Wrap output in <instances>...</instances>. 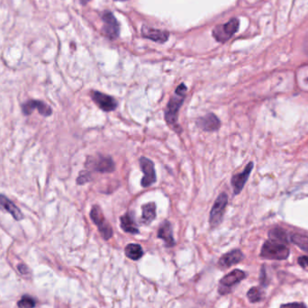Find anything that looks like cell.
Returning a JSON list of instances; mask_svg holds the SVG:
<instances>
[{
	"instance_id": "cell-1",
	"label": "cell",
	"mask_w": 308,
	"mask_h": 308,
	"mask_svg": "<svg viewBox=\"0 0 308 308\" xmlns=\"http://www.w3.org/2000/svg\"><path fill=\"white\" fill-rule=\"evenodd\" d=\"M188 91V87L184 83L180 84L175 89V94L170 97L165 109V120L167 124L174 130L176 133L181 132V127L179 125V113L183 105Z\"/></svg>"
},
{
	"instance_id": "cell-2",
	"label": "cell",
	"mask_w": 308,
	"mask_h": 308,
	"mask_svg": "<svg viewBox=\"0 0 308 308\" xmlns=\"http://www.w3.org/2000/svg\"><path fill=\"white\" fill-rule=\"evenodd\" d=\"M290 253V248L286 244L270 239L263 244L261 256L268 260L283 261L289 258Z\"/></svg>"
},
{
	"instance_id": "cell-3",
	"label": "cell",
	"mask_w": 308,
	"mask_h": 308,
	"mask_svg": "<svg viewBox=\"0 0 308 308\" xmlns=\"http://www.w3.org/2000/svg\"><path fill=\"white\" fill-rule=\"evenodd\" d=\"M85 167L89 172L95 171L99 173H111L115 170V164L110 156H105L97 153L94 156H88Z\"/></svg>"
},
{
	"instance_id": "cell-4",
	"label": "cell",
	"mask_w": 308,
	"mask_h": 308,
	"mask_svg": "<svg viewBox=\"0 0 308 308\" xmlns=\"http://www.w3.org/2000/svg\"><path fill=\"white\" fill-rule=\"evenodd\" d=\"M227 204H228V196L227 194L223 192L218 196V198H216L210 211L209 224L212 228H215L221 224L225 216Z\"/></svg>"
},
{
	"instance_id": "cell-5",
	"label": "cell",
	"mask_w": 308,
	"mask_h": 308,
	"mask_svg": "<svg viewBox=\"0 0 308 308\" xmlns=\"http://www.w3.org/2000/svg\"><path fill=\"white\" fill-rule=\"evenodd\" d=\"M90 218L93 223L97 226V229L104 239L109 240L113 236V229L110 224L107 222L99 206L95 205L90 211Z\"/></svg>"
},
{
	"instance_id": "cell-6",
	"label": "cell",
	"mask_w": 308,
	"mask_h": 308,
	"mask_svg": "<svg viewBox=\"0 0 308 308\" xmlns=\"http://www.w3.org/2000/svg\"><path fill=\"white\" fill-rule=\"evenodd\" d=\"M239 20L237 18L231 19L229 22L218 25L213 31V35L217 41L225 42L228 41L231 37L238 31L239 28Z\"/></svg>"
},
{
	"instance_id": "cell-7",
	"label": "cell",
	"mask_w": 308,
	"mask_h": 308,
	"mask_svg": "<svg viewBox=\"0 0 308 308\" xmlns=\"http://www.w3.org/2000/svg\"><path fill=\"white\" fill-rule=\"evenodd\" d=\"M140 166L143 172V178L141 180V186L143 188H149L157 181L156 172L154 169V163L146 157L140 158Z\"/></svg>"
},
{
	"instance_id": "cell-8",
	"label": "cell",
	"mask_w": 308,
	"mask_h": 308,
	"mask_svg": "<svg viewBox=\"0 0 308 308\" xmlns=\"http://www.w3.org/2000/svg\"><path fill=\"white\" fill-rule=\"evenodd\" d=\"M246 277L245 273L240 270H235L224 277L220 281L218 291L221 295H226L230 292L234 286L237 285Z\"/></svg>"
},
{
	"instance_id": "cell-9",
	"label": "cell",
	"mask_w": 308,
	"mask_h": 308,
	"mask_svg": "<svg viewBox=\"0 0 308 308\" xmlns=\"http://www.w3.org/2000/svg\"><path fill=\"white\" fill-rule=\"evenodd\" d=\"M102 20L104 22L103 32L110 40H115L119 36V23L111 12H105L102 14Z\"/></svg>"
},
{
	"instance_id": "cell-10",
	"label": "cell",
	"mask_w": 308,
	"mask_h": 308,
	"mask_svg": "<svg viewBox=\"0 0 308 308\" xmlns=\"http://www.w3.org/2000/svg\"><path fill=\"white\" fill-rule=\"evenodd\" d=\"M91 98L95 104L104 112L115 110L118 106V103L114 97L99 91H92Z\"/></svg>"
},
{
	"instance_id": "cell-11",
	"label": "cell",
	"mask_w": 308,
	"mask_h": 308,
	"mask_svg": "<svg viewBox=\"0 0 308 308\" xmlns=\"http://www.w3.org/2000/svg\"><path fill=\"white\" fill-rule=\"evenodd\" d=\"M253 166H254L253 162H252V161L249 162L243 172H241L239 174L234 175L232 177L231 183H232V186H233L235 195H238V194L242 192V190L244 189V186H245L247 180H248L250 175H251L252 171H253Z\"/></svg>"
},
{
	"instance_id": "cell-12",
	"label": "cell",
	"mask_w": 308,
	"mask_h": 308,
	"mask_svg": "<svg viewBox=\"0 0 308 308\" xmlns=\"http://www.w3.org/2000/svg\"><path fill=\"white\" fill-rule=\"evenodd\" d=\"M196 124L198 128L201 129L205 132H215L220 128L221 121L213 113H209L205 116L199 117Z\"/></svg>"
},
{
	"instance_id": "cell-13",
	"label": "cell",
	"mask_w": 308,
	"mask_h": 308,
	"mask_svg": "<svg viewBox=\"0 0 308 308\" xmlns=\"http://www.w3.org/2000/svg\"><path fill=\"white\" fill-rule=\"evenodd\" d=\"M37 109L43 116H50L52 114L51 106L41 100H29L22 105V110L24 115H31L32 111Z\"/></svg>"
},
{
	"instance_id": "cell-14",
	"label": "cell",
	"mask_w": 308,
	"mask_h": 308,
	"mask_svg": "<svg viewBox=\"0 0 308 308\" xmlns=\"http://www.w3.org/2000/svg\"><path fill=\"white\" fill-rule=\"evenodd\" d=\"M158 238L163 240L167 247H173L176 244L173 237V229L170 221L165 220L161 224L158 231Z\"/></svg>"
},
{
	"instance_id": "cell-15",
	"label": "cell",
	"mask_w": 308,
	"mask_h": 308,
	"mask_svg": "<svg viewBox=\"0 0 308 308\" xmlns=\"http://www.w3.org/2000/svg\"><path fill=\"white\" fill-rule=\"evenodd\" d=\"M243 259H244L243 253L240 250H234V251H231L230 253L223 255L221 259L219 260L218 264L223 269H227L235 264L239 263Z\"/></svg>"
},
{
	"instance_id": "cell-16",
	"label": "cell",
	"mask_w": 308,
	"mask_h": 308,
	"mask_svg": "<svg viewBox=\"0 0 308 308\" xmlns=\"http://www.w3.org/2000/svg\"><path fill=\"white\" fill-rule=\"evenodd\" d=\"M0 210H5L7 213H9L10 215L17 221L23 219V214L20 211L18 207H16L14 203L6 198L5 196L1 195V194H0Z\"/></svg>"
},
{
	"instance_id": "cell-17",
	"label": "cell",
	"mask_w": 308,
	"mask_h": 308,
	"mask_svg": "<svg viewBox=\"0 0 308 308\" xmlns=\"http://www.w3.org/2000/svg\"><path fill=\"white\" fill-rule=\"evenodd\" d=\"M120 223H121V227L122 229L128 234L132 235H137L139 234L138 226L135 223L134 220V215L128 212L126 214H124V216H121L120 218Z\"/></svg>"
},
{
	"instance_id": "cell-18",
	"label": "cell",
	"mask_w": 308,
	"mask_h": 308,
	"mask_svg": "<svg viewBox=\"0 0 308 308\" xmlns=\"http://www.w3.org/2000/svg\"><path fill=\"white\" fill-rule=\"evenodd\" d=\"M142 33L143 36L152 41H158V42H165L169 39V32L158 30V29L147 27V26H143L142 29Z\"/></svg>"
},
{
	"instance_id": "cell-19",
	"label": "cell",
	"mask_w": 308,
	"mask_h": 308,
	"mask_svg": "<svg viewBox=\"0 0 308 308\" xmlns=\"http://www.w3.org/2000/svg\"><path fill=\"white\" fill-rule=\"evenodd\" d=\"M143 215L141 218V224L144 226H149L156 218V204L155 203H148L142 207Z\"/></svg>"
},
{
	"instance_id": "cell-20",
	"label": "cell",
	"mask_w": 308,
	"mask_h": 308,
	"mask_svg": "<svg viewBox=\"0 0 308 308\" xmlns=\"http://www.w3.org/2000/svg\"><path fill=\"white\" fill-rule=\"evenodd\" d=\"M125 255L133 261H138L143 257V251L141 245L137 244H130L125 247Z\"/></svg>"
},
{
	"instance_id": "cell-21",
	"label": "cell",
	"mask_w": 308,
	"mask_h": 308,
	"mask_svg": "<svg viewBox=\"0 0 308 308\" xmlns=\"http://www.w3.org/2000/svg\"><path fill=\"white\" fill-rule=\"evenodd\" d=\"M291 242L303 250L304 252L308 253V236L299 234H294L291 235Z\"/></svg>"
},
{
	"instance_id": "cell-22",
	"label": "cell",
	"mask_w": 308,
	"mask_h": 308,
	"mask_svg": "<svg viewBox=\"0 0 308 308\" xmlns=\"http://www.w3.org/2000/svg\"><path fill=\"white\" fill-rule=\"evenodd\" d=\"M269 237L270 239L274 240L277 242H281L283 244L288 243V235L287 233L281 228H274L269 233Z\"/></svg>"
},
{
	"instance_id": "cell-23",
	"label": "cell",
	"mask_w": 308,
	"mask_h": 308,
	"mask_svg": "<svg viewBox=\"0 0 308 308\" xmlns=\"http://www.w3.org/2000/svg\"><path fill=\"white\" fill-rule=\"evenodd\" d=\"M247 297L252 303H257L262 299V290H260L257 287L252 288L251 290H249Z\"/></svg>"
},
{
	"instance_id": "cell-24",
	"label": "cell",
	"mask_w": 308,
	"mask_h": 308,
	"mask_svg": "<svg viewBox=\"0 0 308 308\" xmlns=\"http://www.w3.org/2000/svg\"><path fill=\"white\" fill-rule=\"evenodd\" d=\"M35 305H36L35 300L29 296H24L17 303L19 308H33L35 307Z\"/></svg>"
},
{
	"instance_id": "cell-25",
	"label": "cell",
	"mask_w": 308,
	"mask_h": 308,
	"mask_svg": "<svg viewBox=\"0 0 308 308\" xmlns=\"http://www.w3.org/2000/svg\"><path fill=\"white\" fill-rule=\"evenodd\" d=\"M91 180H92L91 173L88 170H82L79 172L78 179H77V183L78 185H84Z\"/></svg>"
},
{
	"instance_id": "cell-26",
	"label": "cell",
	"mask_w": 308,
	"mask_h": 308,
	"mask_svg": "<svg viewBox=\"0 0 308 308\" xmlns=\"http://www.w3.org/2000/svg\"><path fill=\"white\" fill-rule=\"evenodd\" d=\"M280 308H307L303 303H290L282 305Z\"/></svg>"
},
{
	"instance_id": "cell-27",
	"label": "cell",
	"mask_w": 308,
	"mask_h": 308,
	"mask_svg": "<svg viewBox=\"0 0 308 308\" xmlns=\"http://www.w3.org/2000/svg\"><path fill=\"white\" fill-rule=\"evenodd\" d=\"M299 265L303 268L304 270L308 272V256H303L299 258Z\"/></svg>"
},
{
	"instance_id": "cell-28",
	"label": "cell",
	"mask_w": 308,
	"mask_h": 308,
	"mask_svg": "<svg viewBox=\"0 0 308 308\" xmlns=\"http://www.w3.org/2000/svg\"><path fill=\"white\" fill-rule=\"evenodd\" d=\"M19 272L21 274H23V275H26L28 274V272H29V270H28V268L25 266V265H23V264H20L18 266Z\"/></svg>"
},
{
	"instance_id": "cell-29",
	"label": "cell",
	"mask_w": 308,
	"mask_h": 308,
	"mask_svg": "<svg viewBox=\"0 0 308 308\" xmlns=\"http://www.w3.org/2000/svg\"><path fill=\"white\" fill-rule=\"evenodd\" d=\"M88 1H90V0H80V2L82 3L83 5H86Z\"/></svg>"
}]
</instances>
